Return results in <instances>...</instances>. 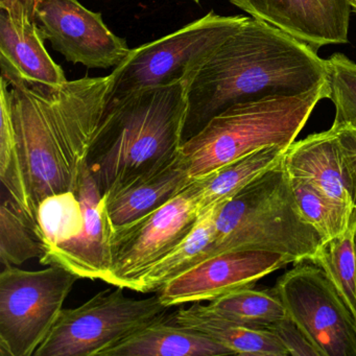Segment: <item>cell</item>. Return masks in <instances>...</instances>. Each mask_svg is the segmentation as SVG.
<instances>
[{
    "mask_svg": "<svg viewBox=\"0 0 356 356\" xmlns=\"http://www.w3.org/2000/svg\"><path fill=\"white\" fill-rule=\"evenodd\" d=\"M16 145L35 210L45 197L74 191L105 111L111 76L59 86L31 83L1 70Z\"/></svg>",
    "mask_w": 356,
    "mask_h": 356,
    "instance_id": "cell-1",
    "label": "cell"
},
{
    "mask_svg": "<svg viewBox=\"0 0 356 356\" xmlns=\"http://www.w3.org/2000/svg\"><path fill=\"white\" fill-rule=\"evenodd\" d=\"M326 60L279 29L249 17L193 74L183 140L239 104L308 92L327 83Z\"/></svg>",
    "mask_w": 356,
    "mask_h": 356,
    "instance_id": "cell-2",
    "label": "cell"
},
{
    "mask_svg": "<svg viewBox=\"0 0 356 356\" xmlns=\"http://www.w3.org/2000/svg\"><path fill=\"white\" fill-rule=\"evenodd\" d=\"M193 74L105 108L86 159L102 195L152 176L180 158Z\"/></svg>",
    "mask_w": 356,
    "mask_h": 356,
    "instance_id": "cell-3",
    "label": "cell"
},
{
    "mask_svg": "<svg viewBox=\"0 0 356 356\" xmlns=\"http://www.w3.org/2000/svg\"><path fill=\"white\" fill-rule=\"evenodd\" d=\"M214 224L213 256L259 250L297 264L312 261L323 243L298 206L282 160L220 204Z\"/></svg>",
    "mask_w": 356,
    "mask_h": 356,
    "instance_id": "cell-4",
    "label": "cell"
},
{
    "mask_svg": "<svg viewBox=\"0 0 356 356\" xmlns=\"http://www.w3.org/2000/svg\"><path fill=\"white\" fill-rule=\"evenodd\" d=\"M328 97L327 82L302 95L266 97L225 110L183 143L181 157L189 176H207L264 147L287 149L316 105Z\"/></svg>",
    "mask_w": 356,
    "mask_h": 356,
    "instance_id": "cell-5",
    "label": "cell"
},
{
    "mask_svg": "<svg viewBox=\"0 0 356 356\" xmlns=\"http://www.w3.org/2000/svg\"><path fill=\"white\" fill-rule=\"evenodd\" d=\"M248 18L220 16L211 11L172 34L131 49L110 74L105 108L143 89L170 84L195 74Z\"/></svg>",
    "mask_w": 356,
    "mask_h": 356,
    "instance_id": "cell-6",
    "label": "cell"
},
{
    "mask_svg": "<svg viewBox=\"0 0 356 356\" xmlns=\"http://www.w3.org/2000/svg\"><path fill=\"white\" fill-rule=\"evenodd\" d=\"M159 295L134 299L124 287L104 289L82 305L63 308L34 356H103L131 335L168 316Z\"/></svg>",
    "mask_w": 356,
    "mask_h": 356,
    "instance_id": "cell-7",
    "label": "cell"
},
{
    "mask_svg": "<svg viewBox=\"0 0 356 356\" xmlns=\"http://www.w3.org/2000/svg\"><path fill=\"white\" fill-rule=\"evenodd\" d=\"M79 277L49 266H3L0 274V355L33 356L49 337Z\"/></svg>",
    "mask_w": 356,
    "mask_h": 356,
    "instance_id": "cell-8",
    "label": "cell"
},
{
    "mask_svg": "<svg viewBox=\"0 0 356 356\" xmlns=\"http://www.w3.org/2000/svg\"><path fill=\"white\" fill-rule=\"evenodd\" d=\"M203 216L195 180L155 211L112 227L111 268L107 282L133 289L139 277L180 243Z\"/></svg>",
    "mask_w": 356,
    "mask_h": 356,
    "instance_id": "cell-9",
    "label": "cell"
},
{
    "mask_svg": "<svg viewBox=\"0 0 356 356\" xmlns=\"http://www.w3.org/2000/svg\"><path fill=\"white\" fill-rule=\"evenodd\" d=\"M296 264L274 291L321 356H356V322L320 266Z\"/></svg>",
    "mask_w": 356,
    "mask_h": 356,
    "instance_id": "cell-10",
    "label": "cell"
},
{
    "mask_svg": "<svg viewBox=\"0 0 356 356\" xmlns=\"http://www.w3.org/2000/svg\"><path fill=\"white\" fill-rule=\"evenodd\" d=\"M35 17L44 40L72 63L107 70L122 64L130 54L127 41L111 32L102 14L78 0H40Z\"/></svg>",
    "mask_w": 356,
    "mask_h": 356,
    "instance_id": "cell-11",
    "label": "cell"
},
{
    "mask_svg": "<svg viewBox=\"0 0 356 356\" xmlns=\"http://www.w3.org/2000/svg\"><path fill=\"white\" fill-rule=\"evenodd\" d=\"M291 264L279 254L259 250H237L206 258L158 291L168 307L212 301L225 293L253 286L262 277Z\"/></svg>",
    "mask_w": 356,
    "mask_h": 356,
    "instance_id": "cell-12",
    "label": "cell"
},
{
    "mask_svg": "<svg viewBox=\"0 0 356 356\" xmlns=\"http://www.w3.org/2000/svg\"><path fill=\"white\" fill-rule=\"evenodd\" d=\"M318 53L321 47L349 42V0H229Z\"/></svg>",
    "mask_w": 356,
    "mask_h": 356,
    "instance_id": "cell-13",
    "label": "cell"
},
{
    "mask_svg": "<svg viewBox=\"0 0 356 356\" xmlns=\"http://www.w3.org/2000/svg\"><path fill=\"white\" fill-rule=\"evenodd\" d=\"M74 191L84 209L82 234L62 247L45 252L39 260L42 264L61 266L79 278L107 282L111 268L112 226L106 212L103 195L87 162L83 165Z\"/></svg>",
    "mask_w": 356,
    "mask_h": 356,
    "instance_id": "cell-14",
    "label": "cell"
},
{
    "mask_svg": "<svg viewBox=\"0 0 356 356\" xmlns=\"http://www.w3.org/2000/svg\"><path fill=\"white\" fill-rule=\"evenodd\" d=\"M35 0H0V67L31 83L67 82L54 62L35 17Z\"/></svg>",
    "mask_w": 356,
    "mask_h": 356,
    "instance_id": "cell-15",
    "label": "cell"
},
{
    "mask_svg": "<svg viewBox=\"0 0 356 356\" xmlns=\"http://www.w3.org/2000/svg\"><path fill=\"white\" fill-rule=\"evenodd\" d=\"M282 164L289 176L308 181L331 199L356 210L332 127L291 143L283 154Z\"/></svg>",
    "mask_w": 356,
    "mask_h": 356,
    "instance_id": "cell-16",
    "label": "cell"
},
{
    "mask_svg": "<svg viewBox=\"0 0 356 356\" xmlns=\"http://www.w3.org/2000/svg\"><path fill=\"white\" fill-rule=\"evenodd\" d=\"M168 320L197 331L238 355L289 356L280 339L270 329L229 320L201 302L179 308L168 314Z\"/></svg>",
    "mask_w": 356,
    "mask_h": 356,
    "instance_id": "cell-17",
    "label": "cell"
},
{
    "mask_svg": "<svg viewBox=\"0 0 356 356\" xmlns=\"http://www.w3.org/2000/svg\"><path fill=\"white\" fill-rule=\"evenodd\" d=\"M193 181L180 156L164 170L106 193L104 204L111 226H124L155 211Z\"/></svg>",
    "mask_w": 356,
    "mask_h": 356,
    "instance_id": "cell-18",
    "label": "cell"
},
{
    "mask_svg": "<svg viewBox=\"0 0 356 356\" xmlns=\"http://www.w3.org/2000/svg\"><path fill=\"white\" fill-rule=\"evenodd\" d=\"M232 351L210 337L168 320V316L131 335L103 356H220Z\"/></svg>",
    "mask_w": 356,
    "mask_h": 356,
    "instance_id": "cell-19",
    "label": "cell"
},
{
    "mask_svg": "<svg viewBox=\"0 0 356 356\" xmlns=\"http://www.w3.org/2000/svg\"><path fill=\"white\" fill-rule=\"evenodd\" d=\"M220 204H216L204 212L191 233L159 261L145 270L135 283L132 291L145 293L160 291L172 279L206 258L213 256L216 241L214 222Z\"/></svg>",
    "mask_w": 356,
    "mask_h": 356,
    "instance_id": "cell-20",
    "label": "cell"
},
{
    "mask_svg": "<svg viewBox=\"0 0 356 356\" xmlns=\"http://www.w3.org/2000/svg\"><path fill=\"white\" fill-rule=\"evenodd\" d=\"M284 147H264L195 180L202 213L234 197L243 187L282 160Z\"/></svg>",
    "mask_w": 356,
    "mask_h": 356,
    "instance_id": "cell-21",
    "label": "cell"
},
{
    "mask_svg": "<svg viewBox=\"0 0 356 356\" xmlns=\"http://www.w3.org/2000/svg\"><path fill=\"white\" fill-rule=\"evenodd\" d=\"M84 226V209L74 191L49 195L37 208L34 230L43 254L74 241Z\"/></svg>",
    "mask_w": 356,
    "mask_h": 356,
    "instance_id": "cell-22",
    "label": "cell"
},
{
    "mask_svg": "<svg viewBox=\"0 0 356 356\" xmlns=\"http://www.w3.org/2000/svg\"><path fill=\"white\" fill-rule=\"evenodd\" d=\"M310 262L324 270L356 322V220L341 236L323 243Z\"/></svg>",
    "mask_w": 356,
    "mask_h": 356,
    "instance_id": "cell-23",
    "label": "cell"
},
{
    "mask_svg": "<svg viewBox=\"0 0 356 356\" xmlns=\"http://www.w3.org/2000/svg\"><path fill=\"white\" fill-rule=\"evenodd\" d=\"M304 218L318 231L323 243L341 236L356 220V210L331 199L308 181L289 176Z\"/></svg>",
    "mask_w": 356,
    "mask_h": 356,
    "instance_id": "cell-24",
    "label": "cell"
},
{
    "mask_svg": "<svg viewBox=\"0 0 356 356\" xmlns=\"http://www.w3.org/2000/svg\"><path fill=\"white\" fill-rule=\"evenodd\" d=\"M208 305L220 316L248 326L266 328L287 316L274 289L264 291L243 287L212 300Z\"/></svg>",
    "mask_w": 356,
    "mask_h": 356,
    "instance_id": "cell-25",
    "label": "cell"
},
{
    "mask_svg": "<svg viewBox=\"0 0 356 356\" xmlns=\"http://www.w3.org/2000/svg\"><path fill=\"white\" fill-rule=\"evenodd\" d=\"M0 179L9 193L10 199L13 200L22 208L24 216L35 229L36 210L33 206L18 156L9 91L7 83L3 80H0Z\"/></svg>",
    "mask_w": 356,
    "mask_h": 356,
    "instance_id": "cell-26",
    "label": "cell"
},
{
    "mask_svg": "<svg viewBox=\"0 0 356 356\" xmlns=\"http://www.w3.org/2000/svg\"><path fill=\"white\" fill-rule=\"evenodd\" d=\"M43 255V248L22 208L10 199L0 206V261L3 266H20Z\"/></svg>",
    "mask_w": 356,
    "mask_h": 356,
    "instance_id": "cell-27",
    "label": "cell"
},
{
    "mask_svg": "<svg viewBox=\"0 0 356 356\" xmlns=\"http://www.w3.org/2000/svg\"><path fill=\"white\" fill-rule=\"evenodd\" d=\"M329 97L335 108L334 122L356 124V63L343 54L326 59Z\"/></svg>",
    "mask_w": 356,
    "mask_h": 356,
    "instance_id": "cell-28",
    "label": "cell"
},
{
    "mask_svg": "<svg viewBox=\"0 0 356 356\" xmlns=\"http://www.w3.org/2000/svg\"><path fill=\"white\" fill-rule=\"evenodd\" d=\"M280 339L285 349L291 356H321L305 333L289 316L281 318L266 327Z\"/></svg>",
    "mask_w": 356,
    "mask_h": 356,
    "instance_id": "cell-29",
    "label": "cell"
},
{
    "mask_svg": "<svg viewBox=\"0 0 356 356\" xmlns=\"http://www.w3.org/2000/svg\"><path fill=\"white\" fill-rule=\"evenodd\" d=\"M341 147L346 175L349 181L350 195L356 209V124L333 122Z\"/></svg>",
    "mask_w": 356,
    "mask_h": 356,
    "instance_id": "cell-30",
    "label": "cell"
},
{
    "mask_svg": "<svg viewBox=\"0 0 356 356\" xmlns=\"http://www.w3.org/2000/svg\"><path fill=\"white\" fill-rule=\"evenodd\" d=\"M350 6H351L352 11L356 13V0H349Z\"/></svg>",
    "mask_w": 356,
    "mask_h": 356,
    "instance_id": "cell-31",
    "label": "cell"
},
{
    "mask_svg": "<svg viewBox=\"0 0 356 356\" xmlns=\"http://www.w3.org/2000/svg\"><path fill=\"white\" fill-rule=\"evenodd\" d=\"M193 1H195V3H200V1H201V0H193Z\"/></svg>",
    "mask_w": 356,
    "mask_h": 356,
    "instance_id": "cell-32",
    "label": "cell"
},
{
    "mask_svg": "<svg viewBox=\"0 0 356 356\" xmlns=\"http://www.w3.org/2000/svg\"><path fill=\"white\" fill-rule=\"evenodd\" d=\"M35 1H36V3H38V1H40V0H35Z\"/></svg>",
    "mask_w": 356,
    "mask_h": 356,
    "instance_id": "cell-33",
    "label": "cell"
}]
</instances>
